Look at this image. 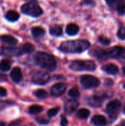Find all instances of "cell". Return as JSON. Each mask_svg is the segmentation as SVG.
Wrapping results in <instances>:
<instances>
[{
  "label": "cell",
  "instance_id": "obj_28",
  "mask_svg": "<svg viewBox=\"0 0 125 126\" xmlns=\"http://www.w3.org/2000/svg\"><path fill=\"white\" fill-rule=\"evenodd\" d=\"M69 96L71 97H74V98L79 97L80 96V92H79L78 89L76 87H74L71 89H70L69 92Z\"/></svg>",
  "mask_w": 125,
  "mask_h": 126
},
{
  "label": "cell",
  "instance_id": "obj_31",
  "mask_svg": "<svg viewBox=\"0 0 125 126\" xmlns=\"http://www.w3.org/2000/svg\"><path fill=\"white\" fill-rule=\"evenodd\" d=\"M117 35L120 39H122V40L125 39V27L119 28L118 33H117Z\"/></svg>",
  "mask_w": 125,
  "mask_h": 126
},
{
  "label": "cell",
  "instance_id": "obj_37",
  "mask_svg": "<svg viewBox=\"0 0 125 126\" xmlns=\"http://www.w3.org/2000/svg\"><path fill=\"white\" fill-rule=\"evenodd\" d=\"M7 80V77L4 75H0V81H3V80Z\"/></svg>",
  "mask_w": 125,
  "mask_h": 126
},
{
  "label": "cell",
  "instance_id": "obj_42",
  "mask_svg": "<svg viewBox=\"0 0 125 126\" xmlns=\"http://www.w3.org/2000/svg\"><path fill=\"white\" fill-rule=\"evenodd\" d=\"M31 1H35V0H31Z\"/></svg>",
  "mask_w": 125,
  "mask_h": 126
},
{
  "label": "cell",
  "instance_id": "obj_16",
  "mask_svg": "<svg viewBox=\"0 0 125 126\" xmlns=\"http://www.w3.org/2000/svg\"><path fill=\"white\" fill-rule=\"evenodd\" d=\"M79 27L75 24H73V23H71V24H69L66 27V33L69 35H71V36H73V35H75L76 34L78 33L79 32Z\"/></svg>",
  "mask_w": 125,
  "mask_h": 126
},
{
  "label": "cell",
  "instance_id": "obj_20",
  "mask_svg": "<svg viewBox=\"0 0 125 126\" xmlns=\"http://www.w3.org/2000/svg\"><path fill=\"white\" fill-rule=\"evenodd\" d=\"M5 17L7 20H9L10 21H15L19 18V14L16 11L10 10L6 13Z\"/></svg>",
  "mask_w": 125,
  "mask_h": 126
},
{
  "label": "cell",
  "instance_id": "obj_9",
  "mask_svg": "<svg viewBox=\"0 0 125 126\" xmlns=\"http://www.w3.org/2000/svg\"><path fill=\"white\" fill-rule=\"evenodd\" d=\"M22 53V49L17 47H3L1 49V54L6 56H17Z\"/></svg>",
  "mask_w": 125,
  "mask_h": 126
},
{
  "label": "cell",
  "instance_id": "obj_19",
  "mask_svg": "<svg viewBox=\"0 0 125 126\" xmlns=\"http://www.w3.org/2000/svg\"><path fill=\"white\" fill-rule=\"evenodd\" d=\"M32 34L35 38H41L45 35V30L41 27H35L32 29Z\"/></svg>",
  "mask_w": 125,
  "mask_h": 126
},
{
  "label": "cell",
  "instance_id": "obj_13",
  "mask_svg": "<svg viewBox=\"0 0 125 126\" xmlns=\"http://www.w3.org/2000/svg\"><path fill=\"white\" fill-rule=\"evenodd\" d=\"M10 78L15 83H19L22 79V73L18 67H15L10 73Z\"/></svg>",
  "mask_w": 125,
  "mask_h": 126
},
{
  "label": "cell",
  "instance_id": "obj_11",
  "mask_svg": "<svg viewBox=\"0 0 125 126\" xmlns=\"http://www.w3.org/2000/svg\"><path fill=\"white\" fill-rule=\"evenodd\" d=\"M66 86L65 83H59L55 85H54L52 89H51V94L52 96L55 97H59L61 96L64 92H66Z\"/></svg>",
  "mask_w": 125,
  "mask_h": 126
},
{
  "label": "cell",
  "instance_id": "obj_5",
  "mask_svg": "<svg viewBox=\"0 0 125 126\" xmlns=\"http://www.w3.org/2000/svg\"><path fill=\"white\" fill-rule=\"evenodd\" d=\"M80 83L85 89H92L99 85V80L92 75H83L80 78Z\"/></svg>",
  "mask_w": 125,
  "mask_h": 126
},
{
  "label": "cell",
  "instance_id": "obj_23",
  "mask_svg": "<svg viewBox=\"0 0 125 126\" xmlns=\"http://www.w3.org/2000/svg\"><path fill=\"white\" fill-rule=\"evenodd\" d=\"M10 62L7 60V59H4L2 61H1L0 62V69L1 71H4V72H6V71H8L10 69Z\"/></svg>",
  "mask_w": 125,
  "mask_h": 126
},
{
  "label": "cell",
  "instance_id": "obj_43",
  "mask_svg": "<svg viewBox=\"0 0 125 126\" xmlns=\"http://www.w3.org/2000/svg\"></svg>",
  "mask_w": 125,
  "mask_h": 126
},
{
  "label": "cell",
  "instance_id": "obj_22",
  "mask_svg": "<svg viewBox=\"0 0 125 126\" xmlns=\"http://www.w3.org/2000/svg\"><path fill=\"white\" fill-rule=\"evenodd\" d=\"M77 115V117L80 119H82V120L87 119L88 116L90 115V111L86 109H82L78 111Z\"/></svg>",
  "mask_w": 125,
  "mask_h": 126
},
{
  "label": "cell",
  "instance_id": "obj_40",
  "mask_svg": "<svg viewBox=\"0 0 125 126\" xmlns=\"http://www.w3.org/2000/svg\"><path fill=\"white\" fill-rule=\"evenodd\" d=\"M0 126H4V123H1Z\"/></svg>",
  "mask_w": 125,
  "mask_h": 126
},
{
  "label": "cell",
  "instance_id": "obj_21",
  "mask_svg": "<svg viewBox=\"0 0 125 126\" xmlns=\"http://www.w3.org/2000/svg\"><path fill=\"white\" fill-rule=\"evenodd\" d=\"M108 5L113 8H118L122 4L125 2V0H105Z\"/></svg>",
  "mask_w": 125,
  "mask_h": 126
},
{
  "label": "cell",
  "instance_id": "obj_24",
  "mask_svg": "<svg viewBox=\"0 0 125 126\" xmlns=\"http://www.w3.org/2000/svg\"><path fill=\"white\" fill-rule=\"evenodd\" d=\"M89 104L91 105L92 106H95V107L100 106L101 104H102V100H101V98H100L99 97L94 96V97H92V98L90 100Z\"/></svg>",
  "mask_w": 125,
  "mask_h": 126
},
{
  "label": "cell",
  "instance_id": "obj_17",
  "mask_svg": "<svg viewBox=\"0 0 125 126\" xmlns=\"http://www.w3.org/2000/svg\"><path fill=\"white\" fill-rule=\"evenodd\" d=\"M0 39L5 44H7L9 45H12L14 46L17 44L18 41L16 38H15L14 37H13L12 35H1L0 37Z\"/></svg>",
  "mask_w": 125,
  "mask_h": 126
},
{
  "label": "cell",
  "instance_id": "obj_7",
  "mask_svg": "<svg viewBox=\"0 0 125 126\" xmlns=\"http://www.w3.org/2000/svg\"><path fill=\"white\" fill-rule=\"evenodd\" d=\"M109 58L125 60V48L121 46H116L108 51Z\"/></svg>",
  "mask_w": 125,
  "mask_h": 126
},
{
  "label": "cell",
  "instance_id": "obj_8",
  "mask_svg": "<svg viewBox=\"0 0 125 126\" xmlns=\"http://www.w3.org/2000/svg\"><path fill=\"white\" fill-rule=\"evenodd\" d=\"M50 79V76L46 72H37L36 73L34 74L33 77H32V81L36 83V84H39V85H43L45 83H46Z\"/></svg>",
  "mask_w": 125,
  "mask_h": 126
},
{
  "label": "cell",
  "instance_id": "obj_18",
  "mask_svg": "<svg viewBox=\"0 0 125 126\" xmlns=\"http://www.w3.org/2000/svg\"><path fill=\"white\" fill-rule=\"evenodd\" d=\"M49 32H50V34H52V35L60 36L63 34V29H62L61 26L55 24V25H53L50 27Z\"/></svg>",
  "mask_w": 125,
  "mask_h": 126
},
{
  "label": "cell",
  "instance_id": "obj_25",
  "mask_svg": "<svg viewBox=\"0 0 125 126\" xmlns=\"http://www.w3.org/2000/svg\"><path fill=\"white\" fill-rule=\"evenodd\" d=\"M35 50V47L30 43H26L22 47V51L24 53H32Z\"/></svg>",
  "mask_w": 125,
  "mask_h": 126
},
{
  "label": "cell",
  "instance_id": "obj_15",
  "mask_svg": "<svg viewBox=\"0 0 125 126\" xmlns=\"http://www.w3.org/2000/svg\"><path fill=\"white\" fill-rule=\"evenodd\" d=\"M102 70L110 75H116L119 72V68L116 65L113 63H108L102 67Z\"/></svg>",
  "mask_w": 125,
  "mask_h": 126
},
{
  "label": "cell",
  "instance_id": "obj_34",
  "mask_svg": "<svg viewBox=\"0 0 125 126\" xmlns=\"http://www.w3.org/2000/svg\"><path fill=\"white\" fill-rule=\"evenodd\" d=\"M6 95H7V90L4 88L0 86V97H4Z\"/></svg>",
  "mask_w": 125,
  "mask_h": 126
},
{
  "label": "cell",
  "instance_id": "obj_6",
  "mask_svg": "<svg viewBox=\"0 0 125 126\" xmlns=\"http://www.w3.org/2000/svg\"><path fill=\"white\" fill-rule=\"evenodd\" d=\"M121 106H122V103L119 100H112L108 104L106 107V112L111 117H116Z\"/></svg>",
  "mask_w": 125,
  "mask_h": 126
},
{
  "label": "cell",
  "instance_id": "obj_27",
  "mask_svg": "<svg viewBox=\"0 0 125 126\" xmlns=\"http://www.w3.org/2000/svg\"><path fill=\"white\" fill-rule=\"evenodd\" d=\"M34 94H35L37 97L41 98V99L46 98V97H47V95H48L47 92H46L45 90H43V89H38V90L35 91V93H34Z\"/></svg>",
  "mask_w": 125,
  "mask_h": 126
},
{
  "label": "cell",
  "instance_id": "obj_30",
  "mask_svg": "<svg viewBox=\"0 0 125 126\" xmlns=\"http://www.w3.org/2000/svg\"><path fill=\"white\" fill-rule=\"evenodd\" d=\"M58 111H59V108H53L48 111L47 115L49 117H52L55 116L58 113Z\"/></svg>",
  "mask_w": 125,
  "mask_h": 126
},
{
  "label": "cell",
  "instance_id": "obj_38",
  "mask_svg": "<svg viewBox=\"0 0 125 126\" xmlns=\"http://www.w3.org/2000/svg\"><path fill=\"white\" fill-rule=\"evenodd\" d=\"M121 125H122V126H125V120H124V121H122V122Z\"/></svg>",
  "mask_w": 125,
  "mask_h": 126
},
{
  "label": "cell",
  "instance_id": "obj_29",
  "mask_svg": "<svg viewBox=\"0 0 125 126\" xmlns=\"http://www.w3.org/2000/svg\"><path fill=\"white\" fill-rule=\"evenodd\" d=\"M98 41L103 45H109L111 44V40L105 35H100L98 38Z\"/></svg>",
  "mask_w": 125,
  "mask_h": 126
},
{
  "label": "cell",
  "instance_id": "obj_35",
  "mask_svg": "<svg viewBox=\"0 0 125 126\" xmlns=\"http://www.w3.org/2000/svg\"><path fill=\"white\" fill-rule=\"evenodd\" d=\"M60 125H61V126H67V125H68V120H67V119L65 118V117L62 118L61 122H60Z\"/></svg>",
  "mask_w": 125,
  "mask_h": 126
},
{
  "label": "cell",
  "instance_id": "obj_39",
  "mask_svg": "<svg viewBox=\"0 0 125 126\" xmlns=\"http://www.w3.org/2000/svg\"><path fill=\"white\" fill-rule=\"evenodd\" d=\"M122 71H123V72H124V74H125V66L122 68Z\"/></svg>",
  "mask_w": 125,
  "mask_h": 126
},
{
  "label": "cell",
  "instance_id": "obj_32",
  "mask_svg": "<svg viewBox=\"0 0 125 126\" xmlns=\"http://www.w3.org/2000/svg\"><path fill=\"white\" fill-rule=\"evenodd\" d=\"M117 12H118L119 15H121V16L125 15V2H124L123 4H122L117 8Z\"/></svg>",
  "mask_w": 125,
  "mask_h": 126
},
{
  "label": "cell",
  "instance_id": "obj_12",
  "mask_svg": "<svg viewBox=\"0 0 125 126\" xmlns=\"http://www.w3.org/2000/svg\"><path fill=\"white\" fill-rule=\"evenodd\" d=\"M79 103L75 100H69L65 103V111L68 113L74 112L78 107Z\"/></svg>",
  "mask_w": 125,
  "mask_h": 126
},
{
  "label": "cell",
  "instance_id": "obj_1",
  "mask_svg": "<svg viewBox=\"0 0 125 126\" xmlns=\"http://www.w3.org/2000/svg\"><path fill=\"white\" fill-rule=\"evenodd\" d=\"M91 44L87 40H72L61 43L59 49L65 53H80L88 49Z\"/></svg>",
  "mask_w": 125,
  "mask_h": 126
},
{
  "label": "cell",
  "instance_id": "obj_4",
  "mask_svg": "<svg viewBox=\"0 0 125 126\" xmlns=\"http://www.w3.org/2000/svg\"><path fill=\"white\" fill-rule=\"evenodd\" d=\"M21 10L23 13L32 17H38L43 14V10L41 7L35 2H29L21 6Z\"/></svg>",
  "mask_w": 125,
  "mask_h": 126
},
{
  "label": "cell",
  "instance_id": "obj_10",
  "mask_svg": "<svg viewBox=\"0 0 125 126\" xmlns=\"http://www.w3.org/2000/svg\"><path fill=\"white\" fill-rule=\"evenodd\" d=\"M91 54L94 57L98 58L99 60H106V59L109 58L108 51H106V50L102 49L99 47H95V48L92 49L91 51Z\"/></svg>",
  "mask_w": 125,
  "mask_h": 126
},
{
  "label": "cell",
  "instance_id": "obj_3",
  "mask_svg": "<svg viewBox=\"0 0 125 126\" xmlns=\"http://www.w3.org/2000/svg\"><path fill=\"white\" fill-rule=\"evenodd\" d=\"M69 67L76 72H92L96 69L97 66L93 61H74L70 64Z\"/></svg>",
  "mask_w": 125,
  "mask_h": 126
},
{
  "label": "cell",
  "instance_id": "obj_36",
  "mask_svg": "<svg viewBox=\"0 0 125 126\" xmlns=\"http://www.w3.org/2000/svg\"><path fill=\"white\" fill-rule=\"evenodd\" d=\"M113 83V82L112 80H111V79H106V80H105V86H111Z\"/></svg>",
  "mask_w": 125,
  "mask_h": 126
},
{
  "label": "cell",
  "instance_id": "obj_14",
  "mask_svg": "<svg viewBox=\"0 0 125 126\" xmlns=\"http://www.w3.org/2000/svg\"><path fill=\"white\" fill-rule=\"evenodd\" d=\"M91 123L96 126H105L107 124V120L102 115H95L92 117Z\"/></svg>",
  "mask_w": 125,
  "mask_h": 126
},
{
  "label": "cell",
  "instance_id": "obj_26",
  "mask_svg": "<svg viewBox=\"0 0 125 126\" xmlns=\"http://www.w3.org/2000/svg\"><path fill=\"white\" fill-rule=\"evenodd\" d=\"M43 111V108L40 106L38 105H34L29 107V112L32 114H36Z\"/></svg>",
  "mask_w": 125,
  "mask_h": 126
},
{
  "label": "cell",
  "instance_id": "obj_33",
  "mask_svg": "<svg viewBox=\"0 0 125 126\" xmlns=\"http://www.w3.org/2000/svg\"><path fill=\"white\" fill-rule=\"evenodd\" d=\"M36 121L38 122V123H41V124H48L49 123V121L47 120H45V119H43V118H41V117H39V118H37L36 119Z\"/></svg>",
  "mask_w": 125,
  "mask_h": 126
},
{
  "label": "cell",
  "instance_id": "obj_2",
  "mask_svg": "<svg viewBox=\"0 0 125 126\" xmlns=\"http://www.w3.org/2000/svg\"><path fill=\"white\" fill-rule=\"evenodd\" d=\"M34 58L35 63L43 69L53 71L57 67V61L55 58L47 52H38L35 53Z\"/></svg>",
  "mask_w": 125,
  "mask_h": 126
},
{
  "label": "cell",
  "instance_id": "obj_41",
  "mask_svg": "<svg viewBox=\"0 0 125 126\" xmlns=\"http://www.w3.org/2000/svg\"><path fill=\"white\" fill-rule=\"evenodd\" d=\"M124 112L125 113V109H124Z\"/></svg>",
  "mask_w": 125,
  "mask_h": 126
}]
</instances>
